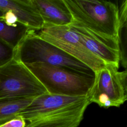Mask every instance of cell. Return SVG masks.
I'll return each instance as SVG.
<instances>
[{
  "label": "cell",
  "instance_id": "obj_4",
  "mask_svg": "<svg viewBox=\"0 0 127 127\" xmlns=\"http://www.w3.org/2000/svg\"><path fill=\"white\" fill-rule=\"evenodd\" d=\"M48 93L25 64L13 59L0 67V101L33 99Z\"/></svg>",
  "mask_w": 127,
  "mask_h": 127
},
{
  "label": "cell",
  "instance_id": "obj_6",
  "mask_svg": "<svg viewBox=\"0 0 127 127\" xmlns=\"http://www.w3.org/2000/svg\"><path fill=\"white\" fill-rule=\"evenodd\" d=\"M118 68L107 64L95 72L93 84L87 94L91 103L108 108L119 107L126 101L118 77Z\"/></svg>",
  "mask_w": 127,
  "mask_h": 127
},
{
  "label": "cell",
  "instance_id": "obj_19",
  "mask_svg": "<svg viewBox=\"0 0 127 127\" xmlns=\"http://www.w3.org/2000/svg\"><path fill=\"white\" fill-rule=\"evenodd\" d=\"M3 13H4V12L0 9V18H2L3 17Z\"/></svg>",
  "mask_w": 127,
  "mask_h": 127
},
{
  "label": "cell",
  "instance_id": "obj_17",
  "mask_svg": "<svg viewBox=\"0 0 127 127\" xmlns=\"http://www.w3.org/2000/svg\"><path fill=\"white\" fill-rule=\"evenodd\" d=\"M2 19L8 25L10 26H16L19 23L15 14L10 11L4 12Z\"/></svg>",
  "mask_w": 127,
  "mask_h": 127
},
{
  "label": "cell",
  "instance_id": "obj_1",
  "mask_svg": "<svg viewBox=\"0 0 127 127\" xmlns=\"http://www.w3.org/2000/svg\"><path fill=\"white\" fill-rule=\"evenodd\" d=\"M64 1L71 13L72 23L84 27L105 42L118 48L119 7L117 4L103 0Z\"/></svg>",
  "mask_w": 127,
  "mask_h": 127
},
{
  "label": "cell",
  "instance_id": "obj_12",
  "mask_svg": "<svg viewBox=\"0 0 127 127\" xmlns=\"http://www.w3.org/2000/svg\"><path fill=\"white\" fill-rule=\"evenodd\" d=\"M120 63L127 69V0L119 7V19L117 35Z\"/></svg>",
  "mask_w": 127,
  "mask_h": 127
},
{
  "label": "cell",
  "instance_id": "obj_3",
  "mask_svg": "<svg viewBox=\"0 0 127 127\" xmlns=\"http://www.w3.org/2000/svg\"><path fill=\"white\" fill-rule=\"evenodd\" d=\"M50 94L85 96L91 89L94 76L45 63L25 64Z\"/></svg>",
  "mask_w": 127,
  "mask_h": 127
},
{
  "label": "cell",
  "instance_id": "obj_5",
  "mask_svg": "<svg viewBox=\"0 0 127 127\" xmlns=\"http://www.w3.org/2000/svg\"><path fill=\"white\" fill-rule=\"evenodd\" d=\"M35 32L42 39L87 65L94 73L107 64L87 48L68 25L44 26Z\"/></svg>",
  "mask_w": 127,
  "mask_h": 127
},
{
  "label": "cell",
  "instance_id": "obj_18",
  "mask_svg": "<svg viewBox=\"0 0 127 127\" xmlns=\"http://www.w3.org/2000/svg\"><path fill=\"white\" fill-rule=\"evenodd\" d=\"M118 77L122 85L126 100L127 101V69L122 71H118Z\"/></svg>",
  "mask_w": 127,
  "mask_h": 127
},
{
  "label": "cell",
  "instance_id": "obj_14",
  "mask_svg": "<svg viewBox=\"0 0 127 127\" xmlns=\"http://www.w3.org/2000/svg\"><path fill=\"white\" fill-rule=\"evenodd\" d=\"M33 99H23L0 101V126L16 117L30 104Z\"/></svg>",
  "mask_w": 127,
  "mask_h": 127
},
{
  "label": "cell",
  "instance_id": "obj_13",
  "mask_svg": "<svg viewBox=\"0 0 127 127\" xmlns=\"http://www.w3.org/2000/svg\"><path fill=\"white\" fill-rule=\"evenodd\" d=\"M31 30L20 23L16 26L8 25L0 18V39L15 49Z\"/></svg>",
  "mask_w": 127,
  "mask_h": 127
},
{
  "label": "cell",
  "instance_id": "obj_10",
  "mask_svg": "<svg viewBox=\"0 0 127 127\" xmlns=\"http://www.w3.org/2000/svg\"><path fill=\"white\" fill-rule=\"evenodd\" d=\"M32 1L44 20V26H66L72 22L71 13L64 0H32Z\"/></svg>",
  "mask_w": 127,
  "mask_h": 127
},
{
  "label": "cell",
  "instance_id": "obj_16",
  "mask_svg": "<svg viewBox=\"0 0 127 127\" xmlns=\"http://www.w3.org/2000/svg\"><path fill=\"white\" fill-rule=\"evenodd\" d=\"M26 121L21 116L15 118L0 126V127H26Z\"/></svg>",
  "mask_w": 127,
  "mask_h": 127
},
{
  "label": "cell",
  "instance_id": "obj_15",
  "mask_svg": "<svg viewBox=\"0 0 127 127\" xmlns=\"http://www.w3.org/2000/svg\"><path fill=\"white\" fill-rule=\"evenodd\" d=\"M14 54V49L0 39V67L13 60Z\"/></svg>",
  "mask_w": 127,
  "mask_h": 127
},
{
  "label": "cell",
  "instance_id": "obj_8",
  "mask_svg": "<svg viewBox=\"0 0 127 127\" xmlns=\"http://www.w3.org/2000/svg\"><path fill=\"white\" fill-rule=\"evenodd\" d=\"M79 36L87 48L106 64L119 68L118 49L105 42L84 27L72 23L68 25Z\"/></svg>",
  "mask_w": 127,
  "mask_h": 127
},
{
  "label": "cell",
  "instance_id": "obj_9",
  "mask_svg": "<svg viewBox=\"0 0 127 127\" xmlns=\"http://www.w3.org/2000/svg\"><path fill=\"white\" fill-rule=\"evenodd\" d=\"M0 9L13 13L18 22L30 29L38 31L44 25V20L32 0H0Z\"/></svg>",
  "mask_w": 127,
  "mask_h": 127
},
{
  "label": "cell",
  "instance_id": "obj_7",
  "mask_svg": "<svg viewBox=\"0 0 127 127\" xmlns=\"http://www.w3.org/2000/svg\"><path fill=\"white\" fill-rule=\"evenodd\" d=\"M90 103L87 96H69L48 93L34 98L18 115L27 122L36 117L74 109Z\"/></svg>",
  "mask_w": 127,
  "mask_h": 127
},
{
  "label": "cell",
  "instance_id": "obj_2",
  "mask_svg": "<svg viewBox=\"0 0 127 127\" xmlns=\"http://www.w3.org/2000/svg\"><path fill=\"white\" fill-rule=\"evenodd\" d=\"M14 59L24 64L45 63L94 76L87 65L39 37L30 30L15 49Z\"/></svg>",
  "mask_w": 127,
  "mask_h": 127
},
{
  "label": "cell",
  "instance_id": "obj_11",
  "mask_svg": "<svg viewBox=\"0 0 127 127\" xmlns=\"http://www.w3.org/2000/svg\"><path fill=\"white\" fill-rule=\"evenodd\" d=\"M87 107L36 117L27 122L26 127H78Z\"/></svg>",
  "mask_w": 127,
  "mask_h": 127
}]
</instances>
